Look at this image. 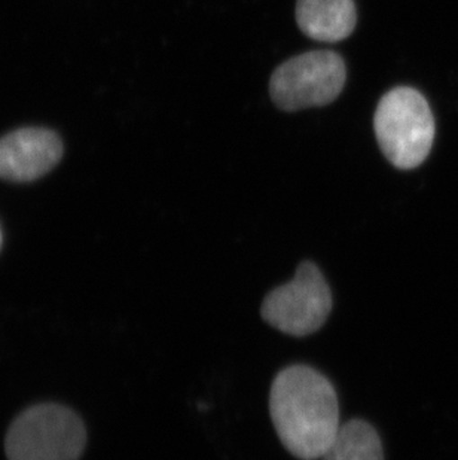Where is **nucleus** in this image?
Wrapping results in <instances>:
<instances>
[{
	"instance_id": "obj_1",
	"label": "nucleus",
	"mask_w": 458,
	"mask_h": 460,
	"mask_svg": "<svg viewBox=\"0 0 458 460\" xmlns=\"http://www.w3.org/2000/svg\"><path fill=\"white\" fill-rule=\"evenodd\" d=\"M269 412L281 444L296 459H321L341 428L335 387L307 365L277 374Z\"/></svg>"
},
{
	"instance_id": "obj_2",
	"label": "nucleus",
	"mask_w": 458,
	"mask_h": 460,
	"mask_svg": "<svg viewBox=\"0 0 458 460\" xmlns=\"http://www.w3.org/2000/svg\"><path fill=\"white\" fill-rule=\"evenodd\" d=\"M376 140L385 158L401 170L423 164L435 139V119L426 97L414 88L385 93L374 117Z\"/></svg>"
},
{
	"instance_id": "obj_3",
	"label": "nucleus",
	"mask_w": 458,
	"mask_h": 460,
	"mask_svg": "<svg viewBox=\"0 0 458 460\" xmlns=\"http://www.w3.org/2000/svg\"><path fill=\"white\" fill-rule=\"evenodd\" d=\"M85 446L87 430L81 417L58 404L22 411L4 439L8 460H79Z\"/></svg>"
},
{
	"instance_id": "obj_4",
	"label": "nucleus",
	"mask_w": 458,
	"mask_h": 460,
	"mask_svg": "<svg viewBox=\"0 0 458 460\" xmlns=\"http://www.w3.org/2000/svg\"><path fill=\"white\" fill-rule=\"evenodd\" d=\"M346 81V63L337 52H305L274 70L269 94L277 108L296 112L337 101Z\"/></svg>"
},
{
	"instance_id": "obj_5",
	"label": "nucleus",
	"mask_w": 458,
	"mask_h": 460,
	"mask_svg": "<svg viewBox=\"0 0 458 460\" xmlns=\"http://www.w3.org/2000/svg\"><path fill=\"white\" fill-rule=\"evenodd\" d=\"M332 310V292L321 270L310 261L299 264L295 278L265 296L260 314L269 325L305 337L321 330Z\"/></svg>"
},
{
	"instance_id": "obj_6",
	"label": "nucleus",
	"mask_w": 458,
	"mask_h": 460,
	"mask_svg": "<svg viewBox=\"0 0 458 460\" xmlns=\"http://www.w3.org/2000/svg\"><path fill=\"white\" fill-rule=\"evenodd\" d=\"M63 155V145L54 131L22 128L0 139V178L31 182L54 169Z\"/></svg>"
},
{
	"instance_id": "obj_7",
	"label": "nucleus",
	"mask_w": 458,
	"mask_h": 460,
	"mask_svg": "<svg viewBox=\"0 0 458 460\" xmlns=\"http://www.w3.org/2000/svg\"><path fill=\"white\" fill-rule=\"evenodd\" d=\"M296 22L304 35L312 40L339 42L355 31V0H298Z\"/></svg>"
},
{
	"instance_id": "obj_8",
	"label": "nucleus",
	"mask_w": 458,
	"mask_h": 460,
	"mask_svg": "<svg viewBox=\"0 0 458 460\" xmlns=\"http://www.w3.org/2000/svg\"><path fill=\"white\" fill-rule=\"evenodd\" d=\"M323 460H384L380 435L367 421L355 419L341 425Z\"/></svg>"
},
{
	"instance_id": "obj_9",
	"label": "nucleus",
	"mask_w": 458,
	"mask_h": 460,
	"mask_svg": "<svg viewBox=\"0 0 458 460\" xmlns=\"http://www.w3.org/2000/svg\"><path fill=\"white\" fill-rule=\"evenodd\" d=\"M2 243H4V235H2V230H0V249H2Z\"/></svg>"
}]
</instances>
